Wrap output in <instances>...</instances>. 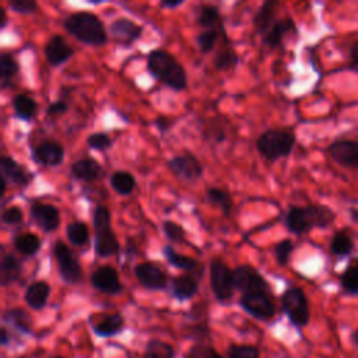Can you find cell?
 <instances>
[{"label": "cell", "instance_id": "1", "mask_svg": "<svg viewBox=\"0 0 358 358\" xmlns=\"http://www.w3.org/2000/svg\"><path fill=\"white\" fill-rule=\"evenodd\" d=\"M336 218L334 211L323 204L291 206L285 213V227L295 235H302L313 228H327Z\"/></svg>", "mask_w": 358, "mask_h": 358}, {"label": "cell", "instance_id": "2", "mask_svg": "<svg viewBox=\"0 0 358 358\" xmlns=\"http://www.w3.org/2000/svg\"><path fill=\"white\" fill-rule=\"evenodd\" d=\"M147 71L173 91H182L187 87L183 66L164 49H154L147 55Z\"/></svg>", "mask_w": 358, "mask_h": 358}, {"label": "cell", "instance_id": "3", "mask_svg": "<svg viewBox=\"0 0 358 358\" xmlns=\"http://www.w3.org/2000/svg\"><path fill=\"white\" fill-rule=\"evenodd\" d=\"M64 29L77 41L90 46H102L108 41L102 21L90 11H77L66 17Z\"/></svg>", "mask_w": 358, "mask_h": 358}, {"label": "cell", "instance_id": "4", "mask_svg": "<svg viewBox=\"0 0 358 358\" xmlns=\"http://www.w3.org/2000/svg\"><path fill=\"white\" fill-rule=\"evenodd\" d=\"M92 224L95 231L94 250L98 257H109L120 249L119 241L110 228V211L106 206L98 204L92 213Z\"/></svg>", "mask_w": 358, "mask_h": 358}, {"label": "cell", "instance_id": "5", "mask_svg": "<svg viewBox=\"0 0 358 358\" xmlns=\"http://www.w3.org/2000/svg\"><path fill=\"white\" fill-rule=\"evenodd\" d=\"M294 145L295 134L282 129H268L256 140V150L268 161H277L289 155Z\"/></svg>", "mask_w": 358, "mask_h": 358}, {"label": "cell", "instance_id": "6", "mask_svg": "<svg viewBox=\"0 0 358 358\" xmlns=\"http://www.w3.org/2000/svg\"><path fill=\"white\" fill-rule=\"evenodd\" d=\"M281 306L291 324L298 329L305 327L309 323L310 312L305 292L299 287H288L281 295Z\"/></svg>", "mask_w": 358, "mask_h": 358}, {"label": "cell", "instance_id": "7", "mask_svg": "<svg viewBox=\"0 0 358 358\" xmlns=\"http://www.w3.org/2000/svg\"><path fill=\"white\" fill-rule=\"evenodd\" d=\"M52 253L57 263V270L62 280L70 285L77 284L81 280L83 271H81L80 262L77 260L74 253L69 249V246L64 242L57 241L53 243Z\"/></svg>", "mask_w": 358, "mask_h": 358}, {"label": "cell", "instance_id": "8", "mask_svg": "<svg viewBox=\"0 0 358 358\" xmlns=\"http://www.w3.org/2000/svg\"><path fill=\"white\" fill-rule=\"evenodd\" d=\"M210 287L217 301L227 302L234 294L232 270L220 259H211L210 262Z\"/></svg>", "mask_w": 358, "mask_h": 358}, {"label": "cell", "instance_id": "9", "mask_svg": "<svg viewBox=\"0 0 358 358\" xmlns=\"http://www.w3.org/2000/svg\"><path fill=\"white\" fill-rule=\"evenodd\" d=\"M234 287L241 294L268 292L270 285L264 277L250 264H239L232 270Z\"/></svg>", "mask_w": 358, "mask_h": 358}, {"label": "cell", "instance_id": "10", "mask_svg": "<svg viewBox=\"0 0 358 358\" xmlns=\"http://www.w3.org/2000/svg\"><path fill=\"white\" fill-rule=\"evenodd\" d=\"M239 305L246 313L262 322H268L275 315V305L268 292L242 294Z\"/></svg>", "mask_w": 358, "mask_h": 358}, {"label": "cell", "instance_id": "11", "mask_svg": "<svg viewBox=\"0 0 358 358\" xmlns=\"http://www.w3.org/2000/svg\"><path fill=\"white\" fill-rule=\"evenodd\" d=\"M166 166L179 180L186 183H194L203 176V166L192 154L173 155L166 161Z\"/></svg>", "mask_w": 358, "mask_h": 358}, {"label": "cell", "instance_id": "12", "mask_svg": "<svg viewBox=\"0 0 358 358\" xmlns=\"http://www.w3.org/2000/svg\"><path fill=\"white\" fill-rule=\"evenodd\" d=\"M88 323L92 333L102 338L117 336L124 330V317L119 312L91 315Z\"/></svg>", "mask_w": 358, "mask_h": 358}, {"label": "cell", "instance_id": "13", "mask_svg": "<svg viewBox=\"0 0 358 358\" xmlns=\"http://www.w3.org/2000/svg\"><path fill=\"white\" fill-rule=\"evenodd\" d=\"M90 282L95 289L102 294L117 295L123 291V285L120 282L116 268L109 264L96 267L90 275Z\"/></svg>", "mask_w": 358, "mask_h": 358}, {"label": "cell", "instance_id": "14", "mask_svg": "<svg viewBox=\"0 0 358 358\" xmlns=\"http://www.w3.org/2000/svg\"><path fill=\"white\" fill-rule=\"evenodd\" d=\"M330 158L341 166L358 169V138H337L329 145Z\"/></svg>", "mask_w": 358, "mask_h": 358}, {"label": "cell", "instance_id": "15", "mask_svg": "<svg viewBox=\"0 0 358 358\" xmlns=\"http://www.w3.org/2000/svg\"><path fill=\"white\" fill-rule=\"evenodd\" d=\"M134 275L141 287L150 291L164 289L168 284V277L165 271L155 263L143 262L136 264Z\"/></svg>", "mask_w": 358, "mask_h": 358}, {"label": "cell", "instance_id": "16", "mask_svg": "<svg viewBox=\"0 0 358 358\" xmlns=\"http://www.w3.org/2000/svg\"><path fill=\"white\" fill-rule=\"evenodd\" d=\"M29 215L34 224L46 234L56 231L60 225V213L53 204L34 203L29 208Z\"/></svg>", "mask_w": 358, "mask_h": 358}, {"label": "cell", "instance_id": "17", "mask_svg": "<svg viewBox=\"0 0 358 358\" xmlns=\"http://www.w3.org/2000/svg\"><path fill=\"white\" fill-rule=\"evenodd\" d=\"M32 159L43 166H59L64 159V148L56 140H45L32 150Z\"/></svg>", "mask_w": 358, "mask_h": 358}, {"label": "cell", "instance_id": "18", "mask_svg": "<svg viewBox=\"0 0 358 358\" xmlns=\"http://www.w3.org/2000/svg\"><path fill=\"white\" fill-rule=\"evenodd\" d=\"M0 171H1V179H4L7 183L25 187L31 183L34 175L21 164H18L11 157H1L0 159Z\"/></svg>", "mask_w": 358, "mask_h": 358}, {"label": "cell", "instance_id": "19", "mask_svg": "<svg viewBox=\"0 0 358 358\" xmlns=\"http://www.w3.org/2000/svg\"><path fill=\"white\" fill-rule=\"evenodd\" d=\"M109 32L112 34V38L117 43L129 46L141 36L143 27H140L138 24H136L129 18L122 17L112 21V24L109 25Z\"/></svg>", "mask_w": 358, "mask_h": 358}, {"label": "cell", "instance_id": "20", "mask_svg": "<svg viewBox=\"0 0 358 358\" xmlns=\"http://www.w3.org/2000/svg\"><path fill=\"white\" fill-rule=\"evenodd\" d=\"M73 48L62 35H53L43 48V55L52 67H59L73 56Z\"/></svg>", "mask_w": 358, "mask_h": 358}, {"label": "cell", "instance_id": "21", "mask_svg": "<svg viewBox=\"0 0 358 358\" xmlns=\"http://www.w3.org/2000/svg\"><path fill=\"white\" fill-rule=\"evenodd\" d=\"M50 295V285L46 281H34L31 282L24 294V301L25 303L34 309V310H41L46 306L48 299Z\"/></svg>", "mask_w": 358, "mask_h": 358}, {"label": "cell", "instance_id": "22", "mask_svg": "<svg viewBox=\"0 0 358 358\" xmlns=\"http://www.w3.org/2000/svg\"><path fill=\"white\" fill-rule=\"evenodd\" d=\"M70 171L77 180L92 182L102 175V165L94 158H81L71 164Z\"/></svg>", "mask_w": 358, "mask_h": 358}, {"label": "cell", "instance_id": "23", "mask_svg": "<svg viewBox=\"0 0 358 358\" xmlns=\"http://www.w3.org/2000/svg\"><path fill=\"white\" fill-rule=\"evenodd\" d=\"M171 289H172V295L178 301L183 302V301L193 298L197 294L199 282L190 274H180V275L173 277V280L171 282Z\"/></svg>", "mask_w": 358, "mask_h": 358}, {"label": "cell", "instance_id": "24", "mask_svg": "<svg viewBox=\"0 0 358 358\" xmlns=\"http://www.w3.org/2000/svg\"><path fill=\"white\" fill-rule=\"evenodd\" d=\"M295 31V24L291 18H280L275 20L274 24L268 28V31L262 36L263 43L271 49L277 48L281 41L284 39V36L291 32Z\"/></svg>", "mask_w": 358, "mask_h": 358}, {"label": "cell", "instance_id": "25", "mask_svg": "<svg viewBox=\"0 0 358 358\" xmlns=\"http://www.w3.org/2000/svg\"><path fill=\"white\" fill-rule=\"evenodd\" d=\"M162 253H164V257L166 259V262L171 266H173L176 268H180V270H185V271H196L197 275L203 274V266L197 260H194L193 257L178 253L172 246L165 245L162 248Z\"/></svg>", "mask_w": 358, "mask_h": 358}, {"label": "cell", "instance_id": "26", "mask_svg": "<svg viewBox=\"0 0 358 358\" xmlns=\"http://www.w3.org/2000/svg\"><path fill=\"white\" fill-rule=\"evenodd\" d=\"M277 7H278V1H275V0H267L259 7V10L253 18V24H255L256 32L259 35L263 36L268 31V28L274 24V21L277 20L275 18Z\"/></svg>", "mask_w": 358, "mask_h": 358}, {"label": "cell", "instance_id": "27", "mask_svg": "<svg viewBox=\"0 0 358 358\" xmlns=\"http://www.w3.org/2000/svg\"><path fill=\"white\" fill-rule=\"evenodd\" d=\"M3 322L24 334H32V319L22 308H8L3 312Z\"/></svg>", "mask_w": 358, "mask_h": 358}, {"label": "cell", "instance_id": "28", "mask_svg": "<svg viewBox=\"0 0 358 358\" xmlns=\"http://www.w3.org/2000/svg\"><path fill=\"white\" fill-rule=\"evenodd\" d=\"M21 274L20 262L10 253H4L0 263V284L7 287L18 280Z\"/></svg>", "mask_w": 358, "mask_h": 358}, {"label": "cell", "instance_id": "29", "mask_svg": "<svg viewBox=\"0 0 358 358\" xmlns=\"http://www.w3.org/2000/svg\"><path fill=\"white\" fill-rule=\"evenodd\" d=\"M329 248L334 256L347 257L354 252L355 245H354L351 235L345 229H340V231L334 232V235L331 236Z\"/></svg>", "mask_w": 358, "mask_h": 358}, {"label": "cell", "instance_id": "30", "mask_svg": "<svg viewBox=\"0 0 358 358\" xmlns=\"http://www.w3.org/2000/svg\"><path fill=\"white\" fill-rule=\"evenodd\" d=\"M14 115L22 120H31L36 115L38 105L34 98L27 94H17L11 99Z\"/></svg>", "mask_w": 358, "mask_h": 358}, {"label": "cell", "instance_id": "31", "mask_svg": "<svg viewBox=\"0 0 358 358\" xmlns=\"http://www.w3.org/2000/svg\"><path fill=\"white\" fill-rule=\"evenodd\" d=\"M206 200L210 204L218 207L225 217L229 215V213L234 207L231 194L225 189H221V187H208L206 192Z\"/></svg>", "mask_w": 358, "mask_h": 358}, {"label": "cell", "instance_id": "32", "mask_svg": "<svg viewBox=\"0 0 358 358\" xmlns=\"http://www.w3.org/2000/svg\"><path fill=\"white\" fill-rule=\"evenodd\" d=\"M13 245L21 255L34 256L41 249V239L32 232H24L14 236Z\"/></svg>", "mask_w": 358, "mask_h": 358}, {"label": "cell", "instance_id": "33", "mask_svg": "<svg viewBox=\"0 0 358 358\" xmlns=\"http://www.w3.org/2000/svg\"><path fill=\"white\" fill-rule=\"evenodd\" d=\"M196 21L204 29H215V27L220 25V21H221V14L218 7L213 4L200 6L197 8Z\"/></svg>", "mask_w": 358, "mask_h": 358}, {"label": "cell", "instance_id": "34", "mask_svg": "<svg viewBox=\"0 0 358 358\" xmlns=\"http://www.w3.org/2000/svg\"><path fill=\"white\" fill-rule=\"evenodd\" d=\"M109 183L112 186V189L122 196H127L134 190L136 186V179L134 176L127 172V171H116L110 175Z\"/></svg>", "mask_w": 358, "mask_h": 358}, {"label": "cell", "instance_id": "35", "mask_svg": "<svg viewBox=\"0 0 358 358\" xmlns=\"http://www.w3.org/2000/svg\"><path fill=\"white\" fill-rule=\"evenodd\" d=\"M20 66L15 57L11 53H1L0 56V85L1 88H7L14 78V76L18 73Z\"/></svg>", "mask_w": 358, "mask_h": 358}, {"label": "cell", "instance_id": "36", "mask_svg": "<svg viewBox=\"0 0 358 358\" xmlns=\"http://www.w3.org/2000/svg\"><path fill=\"white\" fill-rule=\"evenodd\" d=\"M175 348L169 343L158 338L148 340L144 347L145 358H175Z\"/></svg>", "mask_w": 358, "mask_h": 358}, {"label": "cell", "instance_id": "37", "mask_svg": "<svg viewBox=\"0 0 358 358\" xmlns=\"http://www.w3.org/2000/svg\"><path fill=\"white\" fill-rule=\"evenodd\" d=\"M340 285L345 294L358 295V262L348 264L340 274Z\"/></svg>", "mask_w": 358, "mask_h": 358}, {"label": "cell", "instance_id": "38", "mask_svg": "<svg viewBox=\"0 0 358 358\" xmlns=\"http://www.w3.org/2000/svg\"><path fill=\"white\" fill-rule=\"evenodd\" d=\"M66 236L74 246H83L90 239L88 227L81 221H73L66 227Z\"/></svg>", "mask_w": 358, "mask_h": 358}, {"label": "cell", "instance_id": "39", "mask_svg": "<svg viewBox=\"0 0 358 358\" xmlns=\"http://www.w3.org/2000/svg\"><path fill=\"white\" fill-rule=\"evenodd\" d=\"M213 64H214L215 70H218V71H228V70H232L236 67L238 56L231 46H227L217 52V55L214 56Z\"/></svg>", "mask_w": 358, "mask_h": 358}, {"label": "cell", "instance_id": "40", "mask_svg": "<svg viewBox=\"0 0 358 358\" xmlns=\"http://www.w3.org/2000/svg\"><path fill=\"white\" fill-rule=\"evenodd\" d=\"M228 358H260V351L255 345L249 344H229L227 348Z\"/></svg>", "mask_w": 358, "mask_h": 358}, {"label": "cell", "instance_id": "41", "mask_svg": "<svg viewBox=\"0 0 358 358\" xmlns=\"http://www.w3.org/2000/svg\"><path fill=\"white\" fill-rule=\"evenodd\" d=\"M162 232L165 238L173 243H182L186 242V232L183 227L172 220H165L162 222Z\"/></svg>", "mask_w": 358, "mask_h": 358}, {"label": "cell", "instance_id": "42", "mask_svg": "<svg viewBox=\"0 0 358 358\" xmlns=\"http://www.w3.org/2000/svg\"><path fill=\"white\" fill-rule=\"evenodd\" d=\"M217 41H218V31L217 29H204L196 38L197 46H199L201 53H210L214 49Z\"/></svg>", "mask_w": 358, "mask_h": 358}, {"label": "cell", "instance_id": "43", "mask_svg": "<svg viewBox=\"0 0 358 358\" xmlns=\"http://www.w3.org/2000/svg\"><path fill=\"white\" fill-rule=\"evenodd\" d=\"M294 242L291 239H282L274 246V256L280 266H287L289 262V256L294 252Z\"/></svg>", "mask_w": 358, "mask_h": 358}, {"label": "cell", "instance_id": "44", "mask_svg": "<svg viewBox=\"0 0 358 358\" xmlns=\"http://www.w3.org/2000/svg\"><path fill=\"white\" fill-rule=\"evenodd\" d=\"M87 145L95 151H105L112 147V138L103 131H95L87 137Z\"/></svg>", "mask_w": 358, "mask_h": 358}, {"label": "cell", "instance_id": "45", "mask_svg": "<svg viewBox=\"0 0 358 358\" xmlns=\"http://www.w3.org/2000/svg\"><path fill=\"white\" fill-rule=\"evenodd\" d=\"M8 7L17 14H32L36 11L38 4L34 0H10Z\"/></svg>", "mask_w": 358, "mask_h": 358}, {"label": "cell", "instance_id": "46", "mask_svg": "<svg viewBox=\"0 0 358 358\" xmlns=\"http://www.w3.org/2000/svg\"><path fill=\"white\" fill-rule=\"evenodd\" d=\"M1 221L7 225H17L22 221V210L18 206H10L3 210Z\"/></svg>", "mask_w": 358, "mask_h": 358}, {"label": "cell", "instance_id": "47", "mask_svg": "<svg viewBox=\"0 0 358 358\" xmlns=\"http://www.w3.org/2000/svg\"><path fill=\"white\" fill-rule=\"evenodd\" d=\"M211 348L214 347H211L208 343H194L186 352L185 358H204L211 351Z\"/></svg>", "mask_w": 358, "mask_h": 358}, {"label": "cell", "instance_id": "48", "mask_svg": "<svg viewBox=\"0 0 358 358\" xmlns=\"http://www.w3.org/2000/svg\"><path fill=\"white\" fill-rule=\"evenodd\" d=\"M67 108H69L67 103H66L64 101L59 99V101L52 102V103L48 106L46 115H48V116H52V117H55V116H62V115H64V113L67 112Z\"/></svg>", "mask_w": 358, "mask_h": 358}, {"label": "cell", "instance_id": "49", "mask_svg": "<svg viewBox=\"0 0 358 358\" xmlns=\"http://www.w3.org/2000/svg\"><path fill=\"white\" fill-rule=\"evenodd\" d=\"M348 57L352 69H358V41H354L348 48Z\"/></svg>", "mask_w": 358, "mask_h": 358}, {"label": "cell", "instance_id": "50", "mask_svg": "<svg viewBox=\"0 0 358 358\" xmlns=\"http://www.w3.org/2000/svg\"><path fill=\"white\" fill-rule=\"evenodd\" d=\"M154 123H155L157 129H158L161 133L168 131V130L172 127V124H173L172 120H171L169 117H166V116H158Z\"/></svg>", "mask_w": 358, "mask_h": 358}, {"label": "cell", "instance_id": "51", "mask_svg": "<svg viewBox=\"0 0 358 358\" xmlns=\"http://www.w3.org/2000/svg\"><path fill=\"white\" fill-rule=\"evenodd\" d=\"M183 4V0H164V1H161V7L162 8H169V10H173V8H176V7H179V6H182Z\"/></svg>", "mask_w": 358, "mask_h": 358}, {"label": "cell", "instance_id": "52", "mask_svg": "<svg viewBox=\"0 0 358 358\" xmlns=\"http://www.w3.org/2000/svg\"><path fill=\"white\" fill-rule=\"evenodd\" d=\"M10 340H11V336H10L8 330H7V327L3 326V327L0 329V344H1V345H8V344H10Z\"/></svg>", "mask_w": 358, "mask_h": 358}, {"label": "cell", "instance_id": "53", "mask_svg": "<svg viewBox=\"0 0 358 358\" xmlns=\"http://www.w3.org/2000/svg\"><path fill=\"white\" fill-rule=\"evenodd\" d=\"M0 15H1V18H0V28H4L7 25V15H6L4 8H0Z\"/></svg>", "mask_w": 358, "mask_h": 358}, {"label": "cell", "instance_id": "54", "mask_svg": "<svg viewBox=\"0 0 358 358\" xmlns=\"http://www.w3.org/2000/svg\"><path fill=\"white\" fill-rule=\"evenodd\" d=\"M204 358H225V357H222L220 352H217L215 348H211V351Z\"/></svg>", "mask_w": 358, "mask_h": 358}, {"label": "cell", "instance_id": "55", "mask_svg": "<svg viewBox=\"0 0 358 358\" xmlns=\"http://www.w3.org/2000/svg\"><path fill=\"white\" fill-rule=\"evenodd\" d=\"M350 218H351L355 224H358V208H351V210H350Z\"/></svg>", "mask_w": 358, "mask_h": 358}, {"label": "cell", "instance_id": "56", "mask_svg": "<svg viewBox=\"0 0 358 358\" xmlns=\"http://www.w3.org/2000/svg\"><path fill=\"white\" fill-rule=\"evenodd\" d=\"M350 340H351V343H352L354 345H357V347H358V329H357V330H354V331L351 333Z\"/></svg>", "mask_w": 358, "mask_h": 358}, {"label": "cell", "instance_id": "57", "mask_svg": "<svg viewBox=\"0 0 358 358\" xmlns=\"http://www.w3.org/2000/svg\"><path fill=\"white\" fill-rule=\"evenodd\" d=\"M52 358H64V357H62V355H55V357H52Z\"/></svg>", "mask_w": 358, "mask_h": 358}, {"label": "cell", "instance_id": "58", "mask_svg": "<svg viewBox=\"0 0 358 358\" xmlns=\"http://www.w3.org/2000/svg\"><path fill=\"white\" fill-rule=\"evenodd\" d=\"M18 358H25V357H18Z\"/></svg>", "mask_w": 358, "mask_h": 358}]
</instances>
